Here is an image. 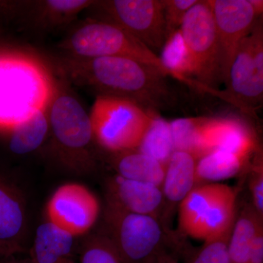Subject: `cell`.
Masks as SVG:
<instances>
[{
    "label": "cell",
    "mask_w": 263,
    "mask_h": 263,
    "mask_svg": "<svg viewBox=\"0 0 263 263\" xmlns=\"http://www.w3.org/2000/svg\"><path fill=\"white\" fill-rule=\"evenodd\" d=\"M180 30L193 57L195 81L229 103L226 92L217 89L224 77L220 46L209 0H199L189 10Z\"/></svg>",
    "instance_id": "obj_7"
},
{
    "label": "cell",
    "mask_w": 263,
    "mask_h": 263,
    "mask_svg": "<svg viewBox=\"0 0 263 263\" xmlns=\"http://www.w3.org/2000/svg\"><path fill=\"white\" fill-rule=\"evenodd\" d=\"M107 236L127 263H148L164 249V230L159 218L125 212L107 204Z\"/></svg>",
    "instance_id": "obj_8"
},
{
    "label": "cell",
    "mask_w": 263,
    "mask_h": 263,
    "mask_svg": "<svg viewBox=\"0 0 263 263\" xmlns=\"http://www.w3.org/2000/svg\"><path fill=\"white\" fill-rule=\"evenodd\" d=\"M68 56L122 57L142 62L171 76L158 55L115 24L91 18L76 27L60 44Z\"/></svg>",
    "instance_id": "obj_5"
},
{
    "label": "cell",
    "mask_w": 263,
    "mask_h": 263,
    "mask_svg": "<svg viewBox=\"0 0 263 263\" xmlns=\"http://www.w3.org/2000/svg\"><path fill=\"white\" fill-rule=\"evenodd\" d=\"M262 223L252 205L245 208L235 219L228 245L230 263H250L252 242Z\"/></svg>",
    "instance_id": "obj_22"
},
{
    "label": "cell",
    "mask_w": 263,
    "mask_h": 263,
    "mask_svg": "<svg viewBox=\"0 0 263 263\" xmlns=\"http://www.w3.org/2000/svg\"><path fill=\"white\" fill-rule=\"evenodd\" d=\"M3 34H4V30H3V26L0 23V48L6 46V45L3 44Z\"/></svg>",
    "instance_id": "obj_32"
},
{
    "label": "cell",
    "mask_w": 263,
    "mask_h": 263,
    "mask_svg": "<svg viewBox=\"0 0 263 263\" xmlns=\"http://www.w3.org/2000/svg\"><path fill=\"white\" fill-rule=\"evenodd\" d=\"M148 263H179V261L174 254L167 252L160 254Z\"/></svg>",
    "instance_id": "obj_29"
},
{
    "label": "cell",
    "mask_w": 263,
    "mask_h": 263,
    "mask_svg": "<svg viewBox=\"0 0 263 263\" xmlns=\"http://www.w3.org/2000/svg\"><path fill=\"white\" fill-rule=\"evenodd\" d=\"M49 136L48 108L41 109L9 130L0 133L8 150L15 155L32 153L42 146Z\"/></svg>",
    "instance_id": "obj_18"
},
{
    "label": "cell",
    "mask_w": 263,
    "mask_h": 263,
    "mask_svg": "<svg viewBox=\"0 0 263 263\" xmlns=\"http://www.w3.org/2000/svg\"><path fill=\"white\" fill-rule=\"evenodd\" d=\"M199 0H164V14L167 36L181 27L189 10Z\"/></svg>",
    "instance_id": "obj_26"
},
{
    "label": "cell",
    "mask_w": 263,
    "mask_h": 263,
    "mask_svg": "<svg viewBox=\"0 0 263 263\" xmlns=\"http://www.w3.org/2000/svg\"><path fill=\"white\" fill-rule=\"evenodd\" d=\"M0 263H33L32 260L27 257V258H18L16 256H12V257H1L0 258Z\"/></svg>",
    "instance_id": "obj_30"
},
{
    "label": "cell",
    "mask_w": 263,
    "mask_h": 263,
    "mask_svg": "<svg viewBox=\"0 0 263 263\" xmlns=\"http://www.w3.org/2000/svg\"><path fill=\"white\" fill-rule=\"evenodd\" d=\"M230 103L243 111L254 110L263 98V28L259 18L240 43L226 80Z\"/></svg>",
    "instance_id": "obj_10"
},
{
    "label": "cell",
    "mask_w": 263,
    "mask_h": 263,
    "mask_svg": "<svg viewBox=\"0 0 263 263\" xmlns=\"http://www.w3.org/2000/svg\"><path fill=\"white\" fill-rule=\"evenodd\" d=\"M12 256H16L14 252L8 247L0 243V258L1 257H12Z\"/></svg>",
    "instance_id": "obj_31"
},
{
    "label": "cell",
    "mask_w": 263,
    "mask_h": 263,
    "mask_svg": "<svg viewBox=\"0 0 263 263\" xmlns=\"http://www.w3.org/2000/svg\"><path fill=\"white\" fill-rule=\"evenodd\" d=\"M220 46L224 82L240 43L263 10L262 0H209Z\"/></svg>",
    "instance_id": "obj_12"
},
{
    "label": "cell",
    "mask_w": 263,
    "mask_h": 263,
    "mask_svg": "<svg viewBox=\"0 0 263 263\" xmlns=\"http://www.w3.org/2000/svg\"><path fill=\"white\" fill-rule=\"evenodd\" d=\"M98 199L79 183H66L53 192L45 209L46 220L77 238L87 234L98 221Z\"/></svg>",
    "instance_id": "obj_11"
},
{
    "label": "cell",
    "mask_w": 263,
    "mask_h": 263,
    "mask_svg": "<svg viewBox=\"0 0 263 263\" xmlns=\"http://www.w3.org/2000/svg\"><path fill=\"white\" fill-rule=\"evenodd\" d=\"M54 86L37 58L8 46L0 48V133L48 108Z\"/></svg>",
    "instance_id": "obj_2"
},
{
    "label": "cell",
    "mask_w": 263,
    "mask_h": 263,
    "mask_svg": "<svg viewBox=\"0 0 263 263\" xmlns=\"http://www.w3.org/2000/svg\"><path fill=\"white\" fill-rule=\"evenodd\" d=\"M231 232L204 242L201 249L187 263H230L228 245Z\"/></svg>",
    "instance_id": "obj_25"
},
{
    "label": "cell",
    "mask_w": 263,
    "mask_h": 263,
    "mask_svg": "<svg viewBox=\"0 0 263 263\" xmlns=\"http://www.w3.org/2000/svg\"><path fill=\"white\" fill-rule=\"evenodd\" d=\"M79 249L78 263H127L105 234L90 235Z\"/></svg>",
    "instance_id": "obj_24"
},
{
    "label": "cell",
    "mask_w": 263,
    "mask_h": 263,
    "mask_svg": "<svg viewBox=\"0 0 263 263\" xmlns=\"http://www.w3.org/2000/svg\"><path fill=\"white\" fill-rule=\"evenodd\" d=\"M164 8V0H103L89 9L99 15L95 19L121 27L155 53L167 37Z\"/></svg>",
    "instance_id": "obj_9"
},
{
    "label": "cell",
    "mask_w": 263,
    "mask_h": 263,
    "mask_svg": "<svg viewBox=\"0 0 263 263\" xmlns=\"http://www.w3.org/2000/svg\"><path fill=\"white\" fill-rule=\"evenodd\" d=\"M113 167L118 176L162 188L165 164L138 150L114 154Z\"/></svg>",
    "instance_id": "obj_20"
},
{
    "label": "cell",
    "mask_w": 263,
    "mask_h": 263,
    "mask_svg": "<svg viewBox=\"0 0 263 263\" xmlns=\"http://www.w3.org/2000/svg\"><path fill=\"white\" fill-rule=\"evenodd\" d=\"M237 197L238 190L224 183L196 185L179 205L180 228L204 242L226 234L236 219Z\"/></svg>",
    "instance_id": "obj_4"
},
{
    "label": "cell",
    "mask_w": 263,
    "mask_h": 263,
    "mask_svg": "<svg viewBox=\"0 0 263 263\" xmlns=\"http://www.w3.org/2000/svg\"><path fill=\"white\" fill-rule=\"evenodd\" d=\"M159 58L171 77L194 89L212 94L209 89L194 79L195 67L193 57L183 41L180 29L167 36Z\"/></svg>",
    "instance_id": "obj_19"
},
{
    "label": "cell",
    "mask_w": 263,
    "mask_h": 263,
    "mask_svg": "<svg viewBox=\"0 0 263 263\" xmlns=\"http://www.w3.org/2000/svg\"><path fill=\"white\" fill-rule=\"evenodd\" d=\"M248 161V157L226 151H213L197 160L196 185L234 177L243 171Z\"/></svg>",
    "instance_id": "obj_21"
},
{
    "label": "cell",
    "mask_w": 263,
    "mask_h": 263,
    "mask_svg": "<svg viewBox=\"0 0 263 263\" xmlns=\"http://www.w3.org/2000/svg\"><path fill=\"white\" fill-rule=\"evenodd\" d=\"M76 238L45 220L36 230L29 258L33 263H78Z\"/></svg>",
    "instance_id": "obj_16"
},
{
    "label": "cell",
    "mask_w": 263,
    "mask_h": 263,
    "mask_svg": "<svg viewBox=\"0 0 263 263\" xmlns=\"http://www.w3.org/2000/svg\"><path fill=\"white\" fill-rule=\"evenodd\" d=\"M27 212L24 195L16 183L0 169V243L15 255L24 252Z\"/></svg>",
    "instance_id": "obj_14"
},
{
    "label": "cell",
    "mask_w": 263,
    "mask_h": 263,
    "mask_svg": "<svg viewBox=\"0 0 263 263\" xmlns=\"http://www.w3.org/2000/svg\"><path fill=\"white\" fill-rule=\"evenodd\" d=\"M52 66L68 84L98 96L129 100L156 114L173 108L176 97L160 70L122 57L81 58L65 55L52 59Z\"/></svg>",
    "instance_id": "obj_1"
},
{
    "label": "cell",
    "mask_w": 263,
    "mask_h": 263,
    "mask_svg": "<svg viewBox=\"0 0 263 263\" xmlns=\"http://www.w3.org/2000/svg\"><path fill=\"white\" fill-rule=\"evenodd\" d=\"M250 182L252 202L254 210L262 219L263 216V172L262 166H258V169L254 171Z\"/></svg>",
    "instance_id": "obj_27"
},
{
    "label": "cell",
    "mask_w": 263,
    "mask_h": 263,
    "mask_svg": "<svg viewBox=\"0 0 263 263\" xmlns=\"http://www.w3.org/2000/svg\"><path fill=\"white\" fill-rule=\"evenodd\" d=\"M94 3L91 0L0 1V18L37 30L50 31L70 24Z\"/></svg>",
    "instance_id": "obj_13"
},
{
    "label": "cell",
    "mask_w": 263,
    "mask_h": 263,
    "mask_svg": "<svg viewBox=\"0 0 263 263\" xmlns=\"http://www.w3.org/2000/svg\"><path fill=\"white\" fill-rule=\"evenodd\" d=\"M250 263H263V226H259L252 242Z\"/></svg>",
    "instance_id": "obj_28"
},
{
    "label": "cell",
    "mask_w": 263,
    "mask_h": 263,
    "mask_svg": "<svg viewBox=\"0 0 263 263\" xmlns=\"http://www.w3.org/2000/svg\"><path fill=\"white\" fill-rule=\"evenodd\" d=\"M49 136L57 159L77 174L94 167L91 143L94 141L89 114L65 86L55 83L48 106Z\"/></svg>",
    "instance_id": "obj_3"
},
{
    "label": "cell",
    "mask_w": 263,
    "mask_h": 263,
    "mask_svg": "<svg viewBox=\"0 0 263 263\" xmlns=\"http://www.w3.org/2000/svg\"><path fill=\"white\" fill-rule=\"evenodd\" d=\"M197 159L191 153L175 151L167 164L162 185L164 203L179 205L196 186Z\"/></svg>",
    "instance_id": "obj_17"
},
{
    "label": "cell",
    "mask_w": 263,
    "mask_h": 263,
    "mask_svg": "<svg viewBox=\"0 0 263 263\" xmlns=\"http://www.w3.org/2000/svg\"><path fill=\"white\" fill-rule=\"evenodd\" d=\"M106 187L107 204L125 212L159 218L164 205L162 189L150 183L115 175L108 179Z\"/></svg>",
    "instance_id": "obj_15"
},
{
    "label": "cell",
    "mask_w": 263,
    "mask_h": 263,
    "mask_svg": "<svg viewBox=\"0 0 263 263\" xmlns=\"http://www.w3.org/2000/svg\"><path fill=\"white\" fill-rule=\"evenodd\" d=\"M94 141L112 152L136 150L156 114L112 97H97L89 114Z\"/></svg>",
    "instance_id": "obj_6"
},
{
    "label": "cell",
    "mask_w": 263,
    "mask_h": 263,
    "mask_svg": "<svg viewBox=\"0 0 263 263\" xmlns=\"http://www.w3.org/2000/svg\"><path fill=\"white\" fill-rule=\"evenodd\" d=\"M136 150L166 165L175 152L171 122L156 115Z\"/></svg>",
    "instance_id": "obj_23"
}]
</instances>
